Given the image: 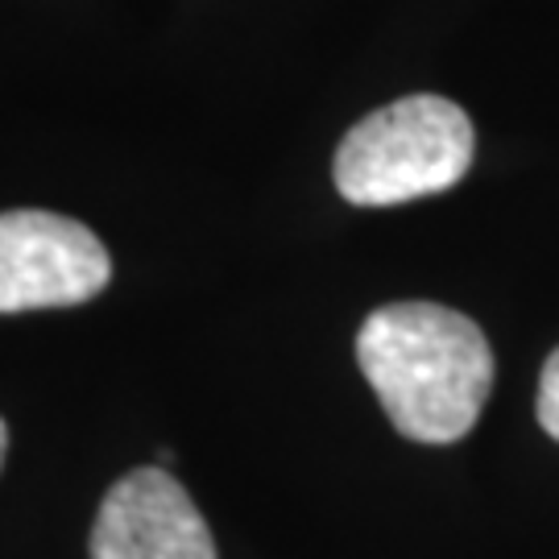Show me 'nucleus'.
<instances>
[{
    "label": "nucleus",
    "instance_id": "nucleus-1",
    "mask_svg": "<svg viewBox=\"0 0 559 559\" xmlns=\"http://www.w3.org/2000/svg\"><path fill=\"white\" fill-rule=\"evenodd\" d=\"M357 360L385 419L415 443H456L493 390L489 340L440 302H390L357 332Z\"/></svg>",
    "mask_w": 559,
    "mask_h": 559
},
{
    "label": "nucleus",
    "instance_id": "nucleus-2",
    "mask_svg": "<svg viewBox=\"0 0 559 559\" xmlns=\"http://www.w3.org/2000/svg\"><path fill=\"white\" fill-rule=\"evenodd\" d=\"M473 120L443 96H406L353 124L332 179L357 207H394L456 187L473 166Z\"/></svg>",
    "mask_w": 559,
    "mask_h": 559
},
{
    "label": "nucleus",
    "instance_id": "nucleus-3",
    "mask_svg": "<svg viewBox=\"0 0 559 559\" xmlns=\"http://www.w3.org/2000/svg\"><path fill=\"white\" fill-rule=\"evenodd\" d=\"M112 278L108 249L71 216L17 207L0 212V316L75 307Z\"/></svg>",
    "mask_w": 559,
    "mask_h": 559
},
{
    "label": "nucleus",
    "instance_id": "nucleus-4",
    "mask_svg": "<svg viewBox=\"0 0 559 559\" xmlns=\"http://www.w3.org/2000/svg\"><path fill=\"white\" fill-rule=\"evenodd\" d=\"M92 559H216V539L166 468H133L100 501Z\"/></svg>",
    "mask_w": 559,
    "mask_h": 559
},
{
    "label": "nucleus",
    "instance_id": "nucleus-5",
    "mask_svg": "<svg viewBox=\"0 0 559 559\" xmlns=\"http://www.w3.org/2000/svg\"><path fill=\"white\" fill-rule=\"evenodd\" d=\"M539 423L543 431L559 440V348L547 357L543 365V378H539Z\"/></svg>",
    "mask_w": 559,
    "mask_h": 559
},
{
    "label": "nucleus",
    "instance_id": "nucleus-6",
    "mask_svg": "<svg viewBox=\"0 0 559 559\" xmlns=\"http://www.w3.org/2000/svg\"><path fill=\"white\" fill-rule=\"evenodd\" d=\"M4 448H9V431H4V419H0V460H4Z\"/></svg>",
    "mask_w": 559,
    "mask_h": 559
}]
</instances>
